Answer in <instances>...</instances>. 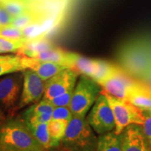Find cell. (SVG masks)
Here are the masks:
<instances>
[{
  "mask_svg": "<svg viewBox=\"0 0 151 151\" xmlns=\"http://www.w3.org/2000/svg\"><path fill=\"white\" fill-rule=\"evenodd\" d=\"M118 60L129 76L142 78L151 69V37H139L124 43L119 50Z\"/></svg>",
  "mask_w": 151,
  "mask_h": 151,
  "instance_id": "cell-1",
  "label": "cell"
},
{
  "mask_svg": "<svg viewBox=\"0 0 151 151\" xmlns=\"http://www.w3.org/2000/svg\"><path fill=\"white\" fill-rule=\"evenodd\" d=\"M42 147L22 118H9L0 124V151H22Z\"/></svg>",
  "mask_w": 151,
  "mask_h": 151,
  "instance_id": "cell-2",
  "label": "cell"
},
{
  "mask_svg": "<svg viewBox=\"0 0 151 151\" xmlns=\"http://www.w3.org/2000/svg\"><path fill=\"white\" fill-rule=\"evenodd\" d=\"M85 118L73 116L67 124L61 146L71 151H96L97 138Z\"/></svg>",
  "mask_w": 151,
  "mask_h": 151,
  "instance_id": "cell-3",
  "label": "cell"
},
{
  "mask_svg": "<svg viewBox=\"0 0 151 151\" xmlns=\"http://www.w3.org/2000/svg\"><path fill=\"white\" fill-rule=\"evenodd\" d=\"M101 90V87L92 78L86 76H81L73 90L69 105L73 116L85 118Z\"/></svg>",
  "mask_w": 151,
  "mask_h": 151,
  "instance_id": "cell-4",
  "label": "cell"
},
{
  "mask_svg": "<svg viewBox=\"0 0 151 151\" xmlns=\"http://www.w3.org/2000/svg\"><path fill=\"white\" fill-rule=\"evenodd\" d=\"M101 93L106 97L113 111L116 122L115 132L116 134H121L126 127L131 124L142 125L143 124L145 117L142 110L136 107L128 100L113 97L104 90H101Z\"/></svg>",
  "mask_w": 151,
  "mask_h": 151,
  "instance_id": "cell-5",
  "label": "cell"
},
{
  "mask_svg": "<svg viewBox=\"0 0 151 151\" xmlns=\"http://www.w3.org/2000/svg\"><path fill=\"white\" fill-rule=\"evenodd\" d=\"M94 132L101 135L115 130L116 122L106 97L100 93L87 118Z\"/></svg>",
  "mask_w": 151,
  "mask_h": 151,
  "instance_id": "cell-6",
  "label": "cell"
},
{
  "mask_svg": "<svg viewBox=\"0 0 151 151\" xmlns=\"http://www.w3.org/2000/svg\"><path fill=\"white\" fill-rule=\"evenodd\" d=\"M23 76L22 73H13L0 80V109L4 113L13 115L21 95Z\"/></svg>",
  "mask_w": 151,
  "mask_h": 151,
  "instance_id": "cell-7",
  "label": "cell"
},
{
  "mask_svg": "<svg viewBox=\"0 0 151 151\" xmlns=\"http://www.w3.org/2000/svg\"><path fill=\"white\" fill-rule=\"evenodd\" d=\"M22 72L23 82L17 111L31 104L39 102L44 96L46 88V81H43L33 71L24 69Z\"/></svg>",
  "mask_w": 151,
  "mask_h": 151,
  "instance_id": "cell-8",
  "label": "cell"
},
{
  "mask_svg": "<svg viewBox=\"0 0 151 151\" xmlns=\"http://www.w3.org/2000/svg\"><path fill=\"white\" fill-rule=\"evenodd\" d=\"M137 82L131 78L121 67L118 69L108 78L99 84L102 90L113 97L120 99L127 100L132 90L139 86Z\"/></svg>",
  "mask_w": 151,
  "mask_h": 151,
  "instance_id": "cell-9",
  "label": "cell"
},
{
  "mask_svg": "<svg viewBox=\"0 0 151 151\" xmlns=\"http://www.w3.org/2000/svg\"><path fill=\"white\" fill-rule=\"evenodd\" d=\"M79 74L73 69L67 68L46 81L43 99L50 100L74 88Z\"/></svg>",
  "mask_w": 151,
  "mask_h": 151,
  "instance_id": "cell-10",
  "label": "cell"
},
{
  "mask_svg": "<svg viewBox=\"0 0 151 151\" xmlns=\"http://www.w3.org/2000/svg\"><path fill=\"white\" fill-rule=\"evenodd\" d=\"M122 133V151H150L141 125L131 124Z\"/></svg>",
  "mask_w": 151,
  "mask_h": 151,
  "instance_id": "cell-11",
  "label": "cell"
},
{
  "mask_svg": "<svg viewBox=\"0 0 151 151\" xmlns=\"http://www.w3.org/2000/svg\"><path fill=\"white\" fill-rule=\"evenodd\" d=\"M21 63L24 69H30L46 81L58 73L67 69L65 66L55 62L43 61L27 56H21Z\"/></svg>",
  "mask_w": 151,
  "mask_h": 151,
  "instance_id": "cell-12",
  "label": "cell"
},
{
  "mask_svg": "<svg viewBox=\"0 0 151 151\" xmlns=\"http://www.w3.org/2000/svg\"><path fill=\"white\" fill-rule=\"evenodd\" d=\"M99 60L90 59L81 56L78 54L70 52V65L69 69L81 74L93 78L97 73Z\"/></svg>",
  "mask_w": 151,
  "mask_h": 151,
  "instance_id": "cell-13",
  "label": "cell"
},
{
  "mask_svg": "<svg viewBox=\"0 0 151 151\" xmlns=\"http://www.w3.org/2000/svg\"><path fill=\"white\" fill-rule=\"evenodd\" d=\"M130 103L142 111L151 109V88L140 83L130 92L127 99Z\"/></svg>",
  "mask_w": 151,
  "mask_h": 151,
  "instance_id": "cell-14",
  "label": "cell"
},
{
  "mask_svg": "<svg viewBox=\"0 0 151 151\" xmlns=\"http://www.w3.org/2000/svg\"><path fill=\"white\" fill-rule=\"evenodd\" d=\"M29 58H35L43 61L55 62L65 66L67 68H69V65H70V52L56 47L44 51L34 53Z\"/></svg>",
  "mask_w": 151,
  "mask_h": 151,
  "instance_id": "cell-15",
  "label": "cell"
},
{
  "mask_svg": "<svg viewBox=\"0 0 151 151\" xmlns=\"http://www.w3.org/2000/svg\"><path fill=\"white\" fill-rule=\"evenodd\" d=\"M122 133L118 134L113 130L97 138L96 151H122Z\"/></svg>",
  "mask_w": 151,
  "mask_h": 151,
  "instance_id": "cell-16",
  "label": "cell"
},
{
  "mask_svg": "<svg viewBox=\"0 0 151 151\" xmlns=\"http://www.w3.org/2000/svg\"><path fill=\"white\" fill-rule=\"evenodd\" d=\"M52 43L48 39L44 37H39L28 40L25 45L20 48L17 52V55L20 56L30 57L34 53L44 51L55 48Z\"/></svg>",
  "mask_w": 151,
  "mask_h": 151,
  "instance_id": "cell-17",
  "label": "cell"
},
{
  "mask_svg": "<svg viewBox=\"0 0 151 151\" xmlns=\"http://www.w3.org/2000/svg\"><path fill=\"white\" fill-rule=\"evenodd\" d=\"M25 122L32 135L43 148H50V137L48 132V123H32Z\"/></svg>",
  "mask_w": 151,
  "mask_h": 151,
  "instance_id": "cell-18",
  "label": "cell"
},
{
  "mask_svg": "<svg viewBox=\"0 0 151 151\" xmlns=\"http://www.w3.org/2000/svg\"><path fill=\"white\" fill-rule=\"evenodd\" d=\"M45 18L46 16L43 13L32 9L14 18L10 25L22 29L36 22L41 21Z\"/></svg>",
  "mask_w": 151,
  "mask_h": 151,
  "instance_id": "cell-19",
  "label": "cell"
},
{
  "mask_svg": "<svg viewBox=\"0 0 151 151\" xmlns=\"http://www.w3.org/2000/svg\"><path fill=\"white\" fill-rule=\"evenodd\" d=\"M69 122L65 120H51L48 124L49 135L50 137V148L59 146L65 136Z\"/></svg>",
  "mask_w": 151,
  "mask_h": 151,
  "instance_id": "cell-20",
  "label": "cell"
},
{
  "mask_svg": "<svg viewBox=\"0 0 151 151\" xmlns=\"http://www.w3.org/2000/svg\"><path fill=\"white\" fill-rule=\"evenodd\" d=\"M0 6L14 18L33 9L31 0H5Z\"/></svg>",
  "mask_w": 151,
  "mask_h": 151,
  "instance_id": "cell-21",
  "label": "cell"
},
{
  "mask_svg": "<svg viewBox=\"0 0 151 151\" xmlns=\"http://www.w3.org/2000/svg\"><path fill=\"white\" fill-rule=\"evenodd\" d=\"M24 70L21 63V56L18 55H9L8 58L0 61V76Z\"/></svg>",
  "mask_w": 151,
  "mask_h": 151,
  "instance_id": "cell-22",
  "label": "cell"
},
{
  "mask_svg": "<svg viewBox=\"0 0 151 151\" xmlns=\"http://www.w3.org/2000/svg\"><path fill=\"white\" fill-rule=\"evenodd\" d=\"M53 109L54 106L51 102L49 100L43 98L39 102L35 104L24 111L22 118L27 119L43 113H52Z\"/></svg>",
  "mask_w": 151,
  "mask_h": 151,
  "instance_id": "cell-23",
  "label": "cell"
},
{
  "mask_svg": "<svg viewBox=\"0 0 151 151\" xmlns=\"http://www.w3.org/2000/svg\"><path fill=\"white\" fill-rule=\"evenodd\" d=\"M118 66L113 65V64L105 61V60H99V66H98L97 73L92 78V80L99 85L104 81L108 78L118 69Z\"/></svg>",
  "mask_w": 151,
  "mask_h": 151,
  "instance_id": "cell-24",
  "label": "cell"
},
{
  "mask_svg": "<svg viewBox=\"0 0 151 151\" xmlns=\"http://www.w3.org/2000/svg\"><path fill=\"white\" fill-rule=\"evenodd\" d=\"M28 39H1L0 43V54L6 52H18L20 48H22Z\"/></svg>",
  "mask_w": 151,
  "mask_h": 151,
  "instance_id": "cell-25",
  "label": "cell"
},
{
  "mask_svg": "<svg viewBox=\"0 0 151 151\" xmlns=\"http://www.w3.org/2000/svg\"><path fill=\"white\" fill-rule=\"evenodd\" d=\"M0 37L7 39H24L22 30L11 25L0 27Z\"/></svg>",
  "mask_w": 151,
  "mask_h": 151,
  "instance_id": "cell-26",
  "label": "cell"
},
{
  "mask_svg": "<svg viewBox=\"0 0 151 151\" xmlns=\"http://www.w3.org/2000/svg\"><path fill=\"white\" fill-rule=\"evenodd\" d=\"M73 118V114L69 106L54 107L52 113V120H65L69 122Z\"/></svg>",
  "mask_w": 151,
  "mask_h": 151,
  "instance_id": "cell-27",
  "label": "cell"
},
{
  "mask_svg": "<svg viewBox=\"0 0 151 151\" xmlns=\"http://www.w3.org/2000/svg\"><path fill=\"white\" fill-rule=\"evenodd\" d=\"M74 88L68 90L67 92H65L61 95L53 98V99L49 100L51 102L54 107L56 106H69L71 103V98Z\"/></svg>",
  "mask_w": 151,
  "mask_h": 151,
  "instance_id": "cell-28",
  "label": "cell"
},
{
  "mask_svg": "<svg viewBox=\"0 0 151 151\" xmlns=\"http://www.w3.org/2000/svg\"><path fill=\"white\" fill-rule=\"evenodd\" d=\"M144 114V122L141 125L143 134L147 139V140L151 145V111H143Z\"/></svg>",
  "mask_w": 151,
  "mask_h": 151,
  "instance_id": "cell-29",
  "label": "cell"
},
{
  "mask_svg": "<svg viewBox=\"0 0 151 151\" xmlns=\"http://www.w3.org/2000/svg\"><path fill=\"white\" fill-rule=\"evenodd\" d=\"M14 17L11 16L2 6H0V27L10 25Z\"/></svg>",
  "mask_w": 151,
  "mask_h": 151,
  "instance_id": "cell-30",
  "label": "cell"
},
{
  "mask_svg": "<svg viewBox=\"0 0 151 151\" xmlns=\"http://www.w3.org/2000/svg\"><path fill=\"white\" fill-rule=\"evenodd\" d=\"M46 151H71L69 149L65 148V147L61 146H57V147H53V148H50L46 150Z\"/></svg>",
  "mask_w": 151,
  "mask_h": 151,
  "instance_id": "cell-31",
  "label": "cell"
},
{
  "mask_svg": "<svg viewBox=\"0 0 151 151\" xmlns=\"http://www.w3.org/2000/svg\"><path fill=\"white\" fill-rule=\"evenodd\" d=\"M22 151H46V149L43 148V147H39V148H31V149H28V150H22Z\"/></svg>",
  "mask_w": 151,
  "mask_h": 151,
  "instance_id": "cell-32",
  "label": "cell"
},
{
  "mask_svg": "<svg viewBox=\"0 0 151 151\" xmlns=\"http://www.w3.org/2000/svg\"><path fill=\"white\" fill-rule=\"evenodd\" d=\"M4 120V113L3 112V111L0 109V124Z\"/></svg>",
  "mask_w": 151,
  "mask_h": 151,
  "instance_id": "cell-33",
  "label": "cell"
},
{
  "mask_svg": "<svg viewBox=\"0 0 151 151\" xmlns=\"http://www.w3.org/2000/svg\"><path fill=\"white\" fill-rule=\"evenodd\" d=\"M9 57V55H0V61H1V60L6 59V58H8Z\"/></svg>",
  "mask_w": 151,
  "mask_h": 151,
  "instance_id": "cell-34",
  "label": "cell"
},
{
  "mask_svg": "<svg viewBox=\"0 0 151 151\" xmlns=\"http://www.w3.org/2000/svg\"><path fill=\"white\" fill-rule=\"evenodd\" d=\"M5 1V0H0V3L2 2V1Z\"/></svg>",
  "mask_w": 151,
  "mask_h": 151,
  "instance_id": "cell-35",
  "label": "cell"
},
{
  "mask_svg": "<svg viewBox=\"0 0 151 151\" xmlns=\"http://www.w3.org/2000/svg\"><path fill=\"white\" fill-rule=\"evenodd\" d=\"M1 39H2V38H1V37H0V43H1Z\"/></svg>",
  "mask_w": 151,
  "mask_h": 151,
  "instance_id": "cell-36",
  "label": "cell"
},
{
  "mask_svg": "<svg viewBox=\"0 0 151 151\" xmlns=\"http://www.w3.org/2000/svg\"></svg>",
  "mask_w": 151,
  "mask_h": 151,
  "instance_id": "cell-37",
  "label": "cell"
}]
</instances>
